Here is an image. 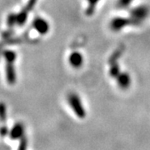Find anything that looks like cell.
<instances>
[{"label":"cell","instance_id":"obj_11","mask_svg":"<svg viewBox=\"0 0 150 150\" xmlns=\"http://www.w3.org/2000/svg\"><path fill=\"white\" fill-rule=\"evenodd\" d=\"M98 1L99 0H88V8L86 9V14L88 16H90L94 13L95 8H96V5L98 4Z\"/></svg>","mask_w":150,"mask_h":150},{"label":"cell","instance_id":"obj_9","mask_svg":"<svg viewBox=\"0 0 150 150\" xmlns=\"http://www.w3.org/2000/svg\"><path fill=\"white\" fill-rule=\"evenodd\" d=\"M3 56L5 59L6 63H12L14 64L17 59V54L13 50H5L3 52Z\"/></svg>","mask_w":150,"mask_h":150},{"label":"cell","instance_id":"obj_7","mask_svg":"<svg viewBox=\"0 0 150 150\" xmlns=\"http://www.w3.org/2000/svg\"><path fill=\"white\" fill-rule=\"evenodd\" d=\"M117 83L120 88L127 89L131 84V78L128 73H120L117 77Z\"/></svg>","mask_w":150,"mask_h":150},{"label":"cell","instance_id":"obj_12","mask_svg":"<svg viewBox=\"0 0 150 150\" xmlns=\"http://www.w3.org/2000/svg\"><path fill=\"white\" fill-rule=\"evenodd\" d=\"M133 0H118L117 2V8L119 9H125L129 8V5L132 4Z\"/></svg>","mask_w":150,"mask_h":150},{"label":"cell","instance_id":"obj_15","mask_svg":"<svg viewBox=\"0 0 150 150\" xmlns=\"http://www.w3.org/2000/svg\"><path fill=\"white\" fill-rule=\"evenodd\" d=\"M6 117V106L4 103H0V118L4 119Z\"/></svg>","mask_w":150,"mask_h":150},{"label":"cell","instance_id":"obj_13","mask_svg":"<svg viewBox=\"0 0 150 150\" xmlns=\"http://www.w3.org/2000/svg\"><path fill=\"white\" fill-rule=\"evenodd\" d=\"M7 23L8 27H13L15 24H17V14L10 13L7 18Z\"/></svg>","mask_w":150,"mask_h":150},{"label":"cell","instance_id":"obj_6","mask_svg":"<svg viewBox=\"0 0 150 150\" xmlns=\"http://www.w3.org/2000/svg\"><path fill=\"white\" fill-rule=\"evenodd\" d=\"M69 62L70 65L74 69H79L83 64V57L79 52H73L69 55Z\"/></svg>","mask_w":150,"mask_h":150},{"label":"cell","instance_id":"obj_2","mask_svg":"<svg viewBox=\"0 0 150 150\" xmlns=\"http://www.w3.org/2000/svg\"><path fill=\"white\" fill-rule=\"evenodd\" d=\"M149 8L146 6H138L137 8H133L130 12L131 19L134 22V25H139L141 22L144 21L149 15Z\"/></svg>","mask_w":150,"mask_h":150},{"label":"cell","instance_id":"obj_10","mask_svg":"<svg viewBox=\"0 0 150 150\" xmlns=\"http://www.w3.org/2000/svg\"><path fill=\"white\" fill-rule=\"evenodd\" d=\"M23 133V126L22 123H17L14 125V127L11 130V135L13 138H18L20 137Z\"/></svg>","mask_w":150,"mask_h":150},{"label":"cell","instance_id":"obj_5","mask_svg":"<svg viewBox=\"0 0 150 150\" xmlns=\"http://www.w3.org/2000/svg\"><path fill=\"white\" fill-rule=\"evenodd\" d=\"M5 76L6 80L8 84L13 85L16 83L17 74L14 65L12 63H7L5 66Z\"/></svg>","mask_w":150,"mask_h":150},{"label":"cell","instance_id":"obj_3","mask_svg":"<svg viewBox=\"0 0 150 150\" xmlns=\"http://www.w3.org/2000/svg\"><path fill=\"white\" fill-rule=\"evenodd\" d=\"M130 24L134 25V22L131 19V18H122V17H117L112 19V21L110 23V28L112 31L118 32L121 29H123L124 27Z\"/></svg>","mask_w":150,"mask_h":150},{"label":"cell","instance_id":"obj_4","mask_svg":"<svg viewBox=\"0 0 150 150\" xmlns=\"http://www.w3.org/2000/svg\"><path fill=\"white\" fill-rule=\"evenodd\" d=\"M33 27L39 34L44 35L49 31V23L48 22L41 17H37L33 21Z\"/></svg>","mask_w":150,"mask_h":150},{"label":"cell","instance_id":"obj_14","mask_svg":"<svg viewBox=\"0 0 150 150\" xmlns=\"http://www.w3.org/2000/svg\"><path fill=\"white\" fill-rule=\"evenodd\" d=\"M119 74H120V72H119V69H118V65H112V67L110 69V75L112 77L117 78Z\"/></svg>","mask_w":150,"mask_h":150},{"label":"cell","instance_id":"obj_8","mask_svg":"<svg viewBox=\"0 0 150 150\" xmlns=\"http://www.w3.org/2000/svg\"><path fill=\"white\" fill-rule=\"evenodd\" d=\"M28 11L23 8V10L17 14V24L19 26H23L28 19Z\"/></svg>","mask_w":150,"mask_h":150},{"label":"cell","instance_id":"obj_1","mask_svg":"<svg viewBox=\"0 0 150 150\" xmlns=\"http://www.w3.org/2000/svg\"><path fill=\"white\" fill-rule=\"evenodd\" d=\"M68 103L71 109L74 111V114L79 118H84L86 116L85 108L82 103L80 97L76 93H70L68 95Z\"/></svg>","mask_w":150,"mask_h":150}]
</instances>
